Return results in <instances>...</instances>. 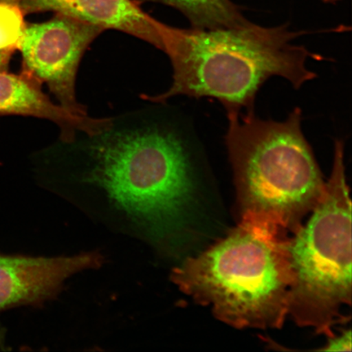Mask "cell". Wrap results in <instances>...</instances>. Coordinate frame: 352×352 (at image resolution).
<instances>
[{
	"instance_id": "3",
	"label": "cell",
	"mask_w": 352,
	"mask_h": 352,
	"mask_svg": "<svg viewBox=\"0 0 352 352\" xmlns=\"http://www.w3.org/2000/svg\"><path fill=\"white\" fill-rule=\"evenodd\" d=\"M289 232L242 214L226 239L175 268L182 292L236 329H280L289 316L293 276Z\"/></svg>"
},
{
	"instance_id": "12",
	"label": "cell",
	"mask_w": 352,
	"mask_h": 352,
	"mask_svg": "<svg viewBox=\"0 0 352 352\" xmlns=\"http://www.w3.org/2000/svg\"><path fill=\"white\" fill-rule=\"evenodd\" d=\"M322 351H351V329L346 330L344 333L336 336L329 338V342Z\"/></svg>"
},
{
	"instance_id": "13",
	"label": "cell",
	"mask_w": 352,
	"mask_h": 352,
	"mask_svg": "<svg viewBox=\"0 0 352 352\" xmlns=\"http://www.w3.org/2000/svg\"><path fill=\"white\" fill-rule=\"evenodd\" d=\"M0 351H6V330L0 324Z\"/></svg>"
},
{
	"instance_id": "9",
	"label": "cell",
	"mask_w": 352,
	"mask_h": 352,
	"mask_svg": "<svg viewBox=\"0 0 352 352\" xmlns=\"http://www.w3.org/2000/svg\"><path fill=\"white\" fill-rule=\"evenodd\" d=\"M41 85L23 72H0V116H28L52 122L59 127V139L63 140L73 139L78 132L94 133L107 122V118L74 113L52 103L43 94Z\"/></svg>"
},
{
	"instance_id": "2",
	"label": "cell",
	"mask_w": 352,
	"mask_h": 352,
	"mask_svg": "<svg viewBox=\"0 0 352 352\" xmlns=\"http://www.w3.org/2000/svg\"><path fill=\"white\" fill-rule=\"evenodd\" d=\"M305 34L287 25L179 29L165 24L160 50L173 65V85L164 94L144 98L167 102L178 96L211 98L227 113H254L257 94L270 78H283L296 89L316 78L307 60L323 57L293 43Z\"/></svg>"
},
{
	"instance_id": "10",
	"label": "cell",
	"mask_w": 352,
	"mask_h": 352,
	"mask_svg": "<svg viewBox=\"0 0 352 352\" xmlns=\"http://www.w3.org/2000/svg\"><path fill=\"white\" fill-rule=\"evenodd\" d=\"M173 7L186 16L192 28H241L252 24L232 0H134Z\"/></svg>"
},
{
	"instance_id": "4",
	"label": "cell",
	"mask_w": 352,
	"mask_h": 352,
	"mask_svg": "<svg viewBox=\"0 0 352 352\" xmlns=\"http://www.w3.org/2000/svg\"><path fill=\"white\" fill-rule=\"evenodd\" d=\"M226 144L242 214L270 220L289 233L324 196L325 182L302 129V110L285 120L228 113Z\"/></svg>"
},
{
	"instance_id": "8",
	"label": "cell",
	"mask_w": 352,
	"mask_h": 352,
	"mask_svg": "<svg viewBox=\"0 0 352 352\" xmlns=\"http://www.w3.org/2000/svg\"><path fill=\"white\" fill-rule=\"evenodd\" d=\"M24 15L52 12L107 30H116L161 50L164 23L153 19L134 0H21Z\"/></svg>"
},
{
	"instance_id": "6",
	"label": "cell",
	"mask_w": 352,
	"mask_h": 352,
	"mask_svg": "<svg viewBox=\"0 0 352 352\" xmlns=\"http://www.w3.org/2000/svg\"><path fill=\"white\" fill-rule=\"evenodd\" d=\"M103 32L99 26L59 13L45 22L26 24L19 45L22 72L46 83L60 107L87 114L77 100V74L87 48Z\"/></svg>"
},
{
	"instance_id": "5",
	"label": "cell",
	"mask_w": 352,
	"mask_h": 352,
	"mask_svg": "<svg viewBox=\"0 0 352 352\" xmlns=\"http://www.w3.org/2000/svg\"><path fill=\"white\" fill-rule=\"evenodd\" d=\"M306 224L289 236L293 281L289 316L299 327L328 338L350 320L351 306V201L344 144H334L331 175L322 199Z\"/></svg>"
},
{
	"instance_id": "1",
	"label": "cell",
	"mask_w": 352,
	"mask_h": 352,
	"mask_svg": "<svg viewBox=\"0 0 352 352\" xmlns=\"http://www.w3.org/2000/svg\"><path fill=\"white\" fill-rule=\"evenodd\" d=\"M108 118L94 133L58 139L37 154L44 173L99 189L153 239H173L195 201V148L166 102Z\"/></svg>"
},
{
	"instance_id": "7",
	"label": "cell",
	"mask_w": 352,
	"mask_h": 352,
	"mask_svg": "<svg viewBox=\"0 0 352 352\" xmlns=\"http://www.w3.org/2000/svg\"><path fill=\"white\" fill-rule=\"evenodd\" d=\"M100 263L95 254L34 258L0 253V311L46 300L69 277Z\"/></svg>"
},
{
	"instance_id": "14",
	"label": "cell",
	"mask_w": 352,
	"mask_h": 352,
	"mask_svg": "<svg viewBox=\"0 0 352 352\" xmlns=\"http://www.w3.org/2000/svg\"><path fill=\"white\" fill-rule=\"evenodd\" d=\"M21 1V0H0V3L16 4V6H19Z\"/></svg>"
},
{
	"instance_id": "15",
	"label": "cell",
	"mask_w": 352,
	"mask_h": 352,
	"mask_svg": "<svg viewBox=\"0 0 352 352\" xmlns=\"http://www.w3.org/2000/svg\"><path fill=\"white\" fill-rule=\"evenodd\" d=\"M324 1L327 3H336L337 1H340V0H324Z\"/></svg>"
},
{
	"instance_id": "11",
	"label": "cell",
	"mask_w": 352,
	"mask_h": 352,
	"mask_svg": "<svg viewBox=\"0 0 352 352\" xmlns=\"http://www.w3.org/2000/svg\"><path fill=\"white\" fill-rule=\"evenodd\" d=\"M24 13L19 6L0 3V72H7L25 28Z\"/></svg>"
}]
</instances>
